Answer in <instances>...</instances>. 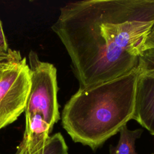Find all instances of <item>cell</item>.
Wrapping results in <instances>:
<instances>
[{
    "label": "cell",
    "instance_id": "cell-1",
    "mask_svg": "<svg viewBox=\"0 0 154 154\" xmlns=\"http://www.w3.org/2000/svg\"><path fill=\"white\" fill-rule=\"evenodd\" d=\"M153 24L154 0H84L63 6L51 28L86 89L138 69Z\"/></svg>",
    "mask_w": 154,
    "mask_h": 154
},
{
    "label": "cell",
    "instance_id": "cell-2",
    "mask_svg": "<svg viewBox=\"0 0 154 154\" xmlns=\"http://www.w3.org/2000/svg\"><path fill=\"white\" fill-rule=\"evenodd\" d=\"M140 75L138 68L72 95L61 114L62 126L72 140L96 150L133 119Z\"/></svg>",
    "mask_w": 154,
    "mask_h": 154
},
{
    "label": "cell",
    "instance_id": "cell-3",
    "mask_svg": "<svg viewBox=\"0 0 154 154\" xmlns=\"http://www.w3.org/2000/svg\"><path fill=\"white\" fill-rule=\"evenodd\" d=\"M28 62L31 85L25 116L40 114L52 129L60 118L57 100V69L52 64L40 61L34 51L28 54Z\"/></svg>",
    "mask_w": 154,
    "mask_h": 154
},
{
    "label": "cell",
    "instance_id": "cell-4",
    "mask_svg": "<svg viewBox=\"0 0 154 154\" xmlns=\"http://www.w3.org/2000/svg\"><path fill=\"white\" fill-rule=\"evenodd\" d=\"M30 85L29 67L25 58L3 71L0 76V129L25 111Z\"/></svg>",
    "mask_w": 154,
    "mask_h": 154
},
{
    "label": "cell",
    "instance_id": "cell-5",
    "mask_svg": "<svg viewBox=\"0 0 154 154\" xmlns=\"http://www.w3.org/2000/svg\"><path fill=\"white\" fill-rule=\"evenodd\" d=\"M133 119L154 135V78L140 75Z\"/></svg>",
    "mask_w": 154,
    "mask_h": 154
},
{
    "label": "cell",
    "instance_id": "cell-6",
    "mask_svg": "<svg viewBox=\"0 0 154 154\" xmlns=\"http://www.w3.org/2000/svg\"><path fill=\"white\" fill-rule=\"evenodd\" d=\"M52 131L39 113L25 116V128L22 140L15 154H34L46 144Z\"/></svg>",
    "mask_w": 154,
    "mask_h": 154
},
{
    "label": "cell",
    "instance_id": "cell-7",
    "mask_svg": "<svg viewBox=\"0 0 154 154\" xmlns=\"http://www.w3.org/2000/svg\"><path fill=\"white\" fill-rule=\"evenodd\" d=\"M143 131L141 129L129 130L126 125L120 131V138L116 146H110L109 154H137L135 151V141L139 138Z\"/></svg>",
    "mask_w": 154,
    "mask_h": 154
},
{
    "label": "cell",
    "instance_id": "cell-8",
    "mask_svg": "<svg viewBox=\"0 0 154 154\" xmlns=\"http://www.w3.org/2000/svg\"><path fill=\"white\" fill-rule=\"evenodd\" d=\"M140 75L154 78V48L143 51L139 57Z\"/></svg>",
    "mask_w": 154,
    "mask_h": 154
},
{
    "label": "cell",
    "instance_id": "cell-9",
    "mask_svg": "<svg viewBox=\"0 0 154 154\" xmlns=\"http://www.w3.org/2000/svg\"><path fill=\"white\" fill-rule=\"evenodd\" d=\"M22 57L18 51L10 49L8 54L0 56V76L3 71L11 64L21 60Z\"/></svg>",
    "mask_w": 154,
    "mask_h": 154
},
{
    "label": "cell",
    "instance_id": "cell-10",
    "mask_svg": "<svg viewBox=\"0 0 154 154\" xmlns=\"http://www.w3.org/2000/svg\"><path fill=\"white\" fill-rule=\"evenodd\" d=\"M10 49L8 46L7 42L4 35L2 24L0 21V56L8 53Z\"/></svg>",
    "mask_w": 154,
    "mask_h": 154
},
{
    "label": "cell",
    "instance_id": "cell-11",
    "mask_svg": "<svg viewBox=\"0 0 154 154\" xmlns=\"http://www.w3.org/2000/svg\"><path fill=\"white\" fill-rule=\"evenodd\" d=\"M154 48V24L147 34L143 46V51Z\"/></svg>",
    "mask_w": 154,
    "mask_h": 154
},
{
    "label": "cell",
    "instance_id": "cell-12",
    "mask_svg": "<svg viewBox=\"0 0 154 154\" xmlns=\"http://www.w3.org/2000/svg\"><path fill=\"white\" fill-rule=\"evenodd\" d=\"M34 154H38L37 153H34Z\"/></svg>",
    "mask_w": 154,
    "mask_h": 154
},
{
    "label": "cell",
    "instance_id": "cell-13",
    "mask_svg": "<svg viewBox=\"0 0 154 154\" xmlns=\"http://www.w3.org/2000/svg\"><path fill=\"white\" fill-rule=\"evenodd\" d=\"M153 154H154V153H153Z\"/></svg>",
    "mask_w": 154,
    "mask_h": 154
}]
</instances>
